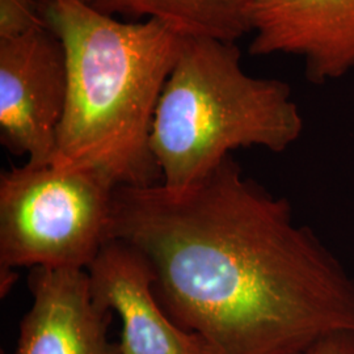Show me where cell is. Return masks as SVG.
<instances>
[{
  "label": "cell",
  "instance_id": "obj_8",
  "mask_svg": "<svg viewBox=\"0 0 354 354\" xmlns=\"http://www.w3.org/2000/svg\"><path fill=\"white\" fill-rule=\"evenodd\" d=\"M29 290L15 354H118L108 337L113 314L95 301L87 270L35 268Z\"/></svg>",
  "mask_w": 354,
  "mask_h": 354
},
{
  "label": "cell",
  "instance_id": "obj_10",
  "mask_svg": "<svg viewBox=\"0 0 354 354\" xmlns=\"http://www.w3.org/2000/svg\"><path fill=\"white\" fill-rule=\"evenodd\" d=\"M44 26L36 0H0V39L21 37Z\"/></svg>",
  "mask_w": 354,
  "mask_h": 354
},
{
  "label": "cell",
  "instance_id": "obj_1",
  "mask_svg": "<svg viewBox=\"0 0 354 354\" xmlns=\"http://www.w3.org/2000/svg\"><path fill=\"white\" fill-rule=\"evenodd\" d=\"M111 239L146 257L168 317L219 354H294L354 335V279L232 156L185 189L117 187Z\"/></svg>",
  "mask_w": 354,
  "mask_h": 354
},
{
  "label": "cell",
  "instance_id": "obj_9",
  "mask_svg": "<svg viewBox=\"0 0 354 354\" xmlns=\"http://www.w3.org/2000/svg\"><path fill=\"white\" fill-rule=\"evenodd\" d=\"M254 0H91L108 15L155 20L181 38L236 42L252 33Z\"/></svg>",
  "mask_w": 354,
  "mask_h": 354
},
{
  "label": "cell",
  "instance_id": "obj_4",
  "mask_svg": "<svg viewBox=\"0 0 354 354\" xmlns=\"http://www.w3.org/2000/svg\"><path fill=\"white\" fill-rule=\"evenodd\" d=\"M113 183L99 172L26 163L0 175V292L17 268L84 269L111 239Z\"/></svg>",
  "mask_w": 354,
  "mask_h": 354
},
{
  "label": "cell",
  "instance_id": "obj_12",
  "mask_svg": "<svg viewBox=\"0 0 354 354\" xmlns=\"http://www.w3.org/2000/svg\"><path fill=\"white\" fill-rule=\"evenodd\" d=\"M83 1H87V3H89V1H91V0H83Z\"/></svg>",
  "mask_w": 354,
  "mask_h": 354
},
{
  "label": "cell",
  "instance_id": "obj_6",
  "mask_svg": "<svg viewBox=\"0 0 354 354\" xmlns=\"http://www.w3.org/2000/svg\"><path fill=\"white\" fill-rule=\"evenodd\" d=\"M87 273L95 301L121 319L118 354H219L168 317L153 290L151 266L131 245L109 239Z\"/></svg>",
  "mask_w": 354,
  "mask_h": 354
},
{
  "label": "cell",
  "instance_id": "obj_13",
  "mask_svg": "<svg viewBox=\"0 0 354 354\" xmlns=\"http://www.w3.org/2000/svg\"><path fill=\"white\" fill-rule=\"evenodd\" d=\"M353 354H354V351H353Z\"/></svg>",
  "mask_w": 354,
  "mask_h": 354
},
{
  "label": "cell",
  "instance_id": "obj_11",
  "mask_svg": "<svg viewBox=\"0 0 354 354\" xmlns=\"http://www.w3.org/2000/svg\"><path fill=\"white\" fill-rule=\"evenodd\" d=\"M354 335H337L294 354H353Z\"/></svg>",
  "mask_w": 354,
  "mask_h": 354
},
{
  "label": "cell",
  "instance_id": "obj_7",
  "mask_svg": "<svg viewBox=\"0 0 354 354\" xmlns=\"http://www.w3.org/2000/svg\"><path fill=\"white\" fill-rule=\"evenodd\" d=\"M250 51L294 54L313 83L354 68V0H254Z\"/></svg>",
  "mask_w": 354,
  "mask_h": 354
},
{
  "label": "cell",
  "instance_id": "obj_2",
  "mask_svg": "<svg viewBox=\"0 0 354 354\" xmlns=\"http://www.w3.org/2000/svg\"><path fill=\"white\" fill-rule=\"evenodd\" d=\"M64 44L67 99L51 165L87 169L115 187L162 184L152 127L181 39L155 20L121 21L83 0H42Z\"/></svg>",
  "mask_w": 354,
  "mask_h": 354
},
{
  "label": "cell",
  "instance_id": "obj_5",
  "mask_svg": "<svg viewBox=\"0 0 354 354\" xmlns=\"http://www.w3.org/2000/svg\"><path fill=\"white\" fill-rule=\"evenodd\" d=\"M67 84L64 44L49 26L0 39V142L8 151L53 163Z\"/></svg>",
  "mask_w": 354,
  "mask_h": 354
},
{
  "label": "cell",
  "instance_id": "obj_3",
  "mask_svg": "<svg viewBox=\"0 0 354 354\" xmlns=\"http://www.w3.org/2000/svg\"><path fill=\"white\" fill-rule=\"evenodd\" d=\"M304 129L290 86L248 75L235 42L183 38L156 108L151 150L162 185L185 189L231 152L285 151Z\"/></svg>",
  "mask_w": 354,
  "mask_h": 354
}]
</instances>
